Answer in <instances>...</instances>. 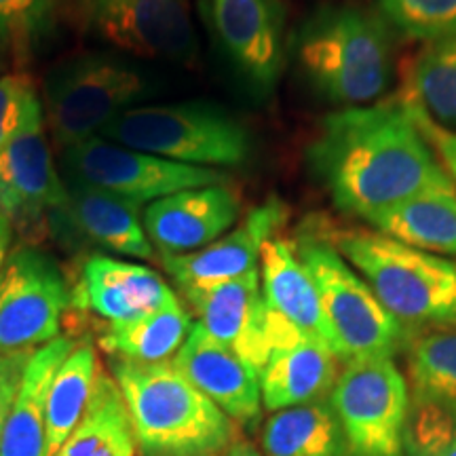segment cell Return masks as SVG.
I'll return each mask as SVG.
<instances>
[{
    "label": "cell",
    "instance_id": "obj_39",
    "mask_svg": "<svg viewBox=\"0 0 456 456\" xmlns=\"http://www.w3.org/2000/svg\"><path fill=\"white\" fill-rule=\"evenodd\" d=\"M4 260H7V252H0V271H3Z\"/></svg>",
    "mask_w": 456,
    "mask_h": 456
},
{
    "label": "cell",
    "instance_id": "obj_4",
    "mask_svg": "<svg viewBox=\"0 0 456 456\" xmlns=\"http://www.w3.org/2000/svg\"><path fill=\"white\" fill-rule=\"evenodd\" d=\"M330 243L403 328H456L454 260L408 248L376 231H346Z\"/></svg>",
    "mask_w": 456,
    "mask_h": 456
},
{
    "label": "cell",
    "instance_id": "obj_37",
    "mask_svg": "<svg viewBox=\"0 0 456 456\" xmlns=\"http://www.w3.org/2000/svg\"><path fill=\"white\" fill-rule=\"evenodd\" d=\"M11 235H13V224L11 220L0 212V252H7L9 243H11Z\"/></svg>",
    "mask_w": 456,
    "mask_h": 456
},
{
    "label": "cell",
    "instance_id": "obj_25",
    "mask_svg": "<svg viewBox=\"0 0 456 456\" xmlns=\"http://www.w3.org/2000/svg\"><path fill=\"white\" fill-rule=\"evenodd\" d=\"M191 328V317L178 300L129 322L108 323L102 346L125 362L165 363L182 349Z\"/></svg>",
    "mask_w": 456,
    "mask_h": 456
},
{
    "label": "cell",
    "instance_id": "obj_30",
    "mask_svg": "<svg viewBox=\"0 0 456 456\" xmlns=\"http://www.w3.org/2000/svg\"><path fill=\"white\" fill-rule=\"evenodd\" d=\"M379 11L408 41L423 45L456 38V0H379Z\"/></svg>",
    "mask_w": 456,
    "mask_h": 456
},
{
    "label": "cell",
    "instance_id": "obj_26",
    "mask_svg": "<svg viewBox=\"0 0 456 456\" xmlns=\"http://www.w3.org/2000/svg\"><path fill=\"white\" fill-rule=\"evenodd\" d=\"M265 456H342V431L330 402L279 410L262 431Z\"/></svg>",
    "mask_w": 456,
    "mask_h": 456
},
{
    "label": "cell",
    "instance_id": "obj_32",
    "mask_svg": "<svg viewBox=\"0 0 456 456\" xmlns=\"http://www.w3.org/2000/svg\"><path fill=\"white\" fill-rule=\"evenodd\" d=\"M41 108L43 102L38 100L37 89L26 74L0 77V151Z\"/></svg>",
    "mask_w": 456,
    "mask_h": 456
},
{
    "label": "cell",
    "instance_id": "obj_27",
    "mask_svg": "<svg viewBox=\"0 0 456 456\" xmlns=\"http://www.w3.org/2000/svg\"><path fill=\"white\" fill-rule=\"evenodd\" d=\"M100 374L98 353L91 342H81L70 351L51 380L47 395L49 454L55 456L61 444L83 419Z\"/></svg>",
    "mask_w": 456,
    "mask_h": 456
},
{
    "label": "cell",
    "instance_id": "obj_24",
    "mask_svg": "<svg viewBox=\"0 0 456 456\" xmlns=\"http://www.w3.org/2000/svg\"><path fill=\"white\" fill-rule=\"evenodd\" d=\"M135 433L125 397L110 372L100 368L83 419L55 456H135Z\"/></svg>",
    "mask_w": 456,
    "mask_h": 456
},
{
    "label": "cell",
    "instance_id": "obj_10",
    "mask_svg": "<svg viewBox=\"0 0 456 456\" xmlns=\"http://www.w3.org/2000/svg\"><path fill=\"white\" fill-rule=\"evenodd\" d=\"M70 305L66 279L41 249H17L0 271V353L37 351L60 338Z\"/></svg>",
    "mask_w": 456,
    "mask_h": 456
},
{
    "label": "cell",
    "instance_id": "obj_9",
    "mask_svg": "<svg viewBox=\"0 0 456 456\" xmlns=\"http://www.w3.org/2000/svg\"><path fill=\"white\" fill-rule=\"evenodd\" d=\"M61 163L68 171V180L127 199L140 208L188 188L226 182V174L218 169L174 163L100 135L64 148Z\"/></svg>",
    "mask_w": 456,
    "mask_h": 456
},
{
    "label": "cell",
    "instance_id": "obj_34",
    "mask_svg": "<svg viewBox=\"0 0 456 456\" xmlns=\"http://www.w3.org/2000/svg\"><path fill=\"white\" fill-rule=\"evenodd\" d=\"M414 110H416V118H419L420 123V129L425 131L427 140L431 142L433 151H436L437 159H440L444 171H446L448 178L452 180V184L456 188V134L433 123L416 104H414Z\"/></svg>",
    "mask_w": 456,
    "mask_h": 456
},
{
    "label": "cell",
    "instance_id": "obj_20",
    "mask_svg": "<svg viewBox=\"0 0 456 456\" xmlns=\"http://www.w3.org/2000/svg\"><path fill=\"white\" fill-rule=\"evenodd\" d=\"M78 302L114 323L163 309L178 302V296L151 266L94 254L83 265Z\"/></svg>",
    "mask_w": 456,
    "mask_h": 456
},
{
    "label": "cell",
    "instance_id": "obj_35",
    "mask_svg": "<svg viewBox=\"0 0 456 456\" xmlns=\"http://www.w3.org/2000/svg\"><path fill=\"white\" fill-rule=\"evenodd\" d=\"M420 456H456V425L450 429L446 437H442L440 442L427 448Z\"/></svg>",
    "mask_w": 456,
    "mask_h": 456
},
{
    "label": "cell",
    "instance_id": "obj_23",
    "mask_svg": "<svg viewBox=\"0 0 456 456\" xmlns=\"http://www.w3.org/2000/svg\"><path fill=\"white\" fill-rule=\"evenodd\" d=\"M368 224L420 252L456 256V188H431L387 209Z\"/></svg>",
    "mask_w": 456,
    "mask_h": 456
},
{
    "label": "cell",
    "instance_id": "obj_38",
    "mask_svg": "<svg viewBox=\"0 0 456 456\" xmlns=\"http://www.w3.org/2000/svg\"><path fill=\"white\" fill-rule=\"evenodd\" d=\"M3 68H4V49L3 45H0V72H3Z\"/></svg>",
    "mask_w": 456,
    "mask_h": 456
},
{
    "label": "cell",
    "instance_id": "obj_36",
    "mask_svg": "<svg viewBox=\"0 0 456 456\" xmlns=\"http://www.w3.org/2000/svg\"><path fill=\"white\" fill-rule=\"evenodd\" d=\"M222 456H262V454L249 442L235 440Z\"/></svg>",
    "mask_w": 456,
    "mask_h": 456
},
{
    "label": "cell",
    "instance_id": "obj_14",
    "mask_svg": "<svg viewBox=\"0 0 456 456\" xmlns=\"http://www.w3.org/2000/svg\"><path fill=\"white\" fill-rule=\"evenodd\" d=\"M144 208L110 192L66 180V197L49 214V224L64 241L89 243L110 254L152 260L155 248L142 222Z\"/></svg>",
    "mask_w": 456,
    "mask_h": 456
},
{
    "label": "cell",
    "instance_id": "obj_3",
    "mask_svg": "<svg viewBox=\"0 0 456 456\" xmlns=\"http://www.w3.org/2000/svg\"><path fill=\"white\" fill-rule=\"evenodd\" d=\"M112 379L127 403L140 456H218L235 425L174 363L112 359Z\"/></svg>",
    "mask_w": 456,
    "mask_h": 456
},
{
    "label": "cell",
    "instance_id": "obj_21",
    "mask_svg": "<svg viewBox=\"0 0 456 456\" xmlns=\"http://www.w3.org/2000/svg\"><path fill=\"white\" fill-rule=\"evenodd\" d=\"M260 288L266 309L334 351V336L311 273L292 239L273 237L260 254Z\"/></svg>",
    "mask_w": 456,
    "mask_h": 456
},
{
    "label": "cell",
    "instance_id": "obj_33",
    "mask_svg": "<svg viewBox=\"0 0 456 456\" xmlns=\"http://www.w3.org/2000/svg\"><path fill=\"white\" fill-rule=\"evenodd\" d=\"M34 351L0 353V436L7 423L11 408H13L17 393H20L21 379Z\"/></svg>",
    "mask_w": 456,
    "mask_h": 456
},
{
    "label": "cell",
    "instance_id": "obj_31",
    "mask_svg": "<svg viewBox=\"0 0 456 456\" xmlns=\"http://www.w3.org/2000/svg\"><path fill=\"white\" fill-rule=\"evenodd\" d=\"M60 0H0V45L30 57L53 34Z\"/></svg>",
    "mask_w": 456,
    "mask_h": 456
},
{
    "label": "cell",
    "instance_id": "obj_8",
    "mask_svg": "<svg viewBox=\"0 0 456 456\" xmlns=\"http://www.w3.org/2000/svg\"><path fill=\"white\" fill-rule=\"evenodd\" d=\"M349 456H403L410 387L391 357L345 363L330 391Z\"/></svg>",
    "mask_w": 456,
    "mask_h": 456
},
{
    "label": "cell",
    "instance_id": "obj_15",
    "mask_svg": "<svg viewBox=\"0 0 456 456\" xmlns=\"http://www.w3.org/2000/svg\"><path fill=\"white\" fill-rule=\"evenodd\" d=\"M269 311V309H266ZM271 355L260 370L262 406L279 412L322 402L338 379V362L330 346L309 338L269 311Z\"/></svg>",
    "mask_w": 456,
    "mask_h": 456
},
{
    "label": "cell",
    "instance_id": "obj_29",
    "mask_svg": "<svg viewBox=\"0 0 456 456\" xmlns=\"http://www.w3.org/2000/svg\"><path fill=\"white\" fill-rule=\"evenodd\" d=\"M412 100L433 123L456 134V38L425 45L412 68Z\"/></svg>",
    "mask_w": 456,
    "mask_h": 456
},
{
    "label": "cell",
    "instance_id": "obj_7",
    "mask_svg": "<svg viewBox=\"0 0 456 456\" xmlns=\"http://www.w3.org/2000/svg\"><path fill=\"white\" fill-rule=\"evenodd\" d=\"M294 243L317 285L334 336L336 357L342 363L395 357L406 346V328L380 305L363 277L332 243L309 228L300 231Z\"/></svg>",
    "mask_w": 456,
    "mask_h": 456
},
{
    "label": "cell",
    "instance_id": "obj_5",
    "mask_svg": "<svg viewBox=\"0 0 456 456\" xmlns=\"http://www.w3.org/2000/svg\"><path fill=\"white\" fill-rule=\"evenodd\" d=\"M100 138L195 167H241L252 157V135L224 108L209 102L135 106Z\"/></svg>",
    "mask_w": 456,
    "mask_h": 456
},
{
    "label": "cell",
    "instance_id": "obj_17",
    "mask_svg": "<svg viewBox=\"0 0 456 456\" xmlns=\"http://www.w3.org/2000/svg\"><path fill=\"white\" fill-rule=\"evenodd\" d=\"M66 182L45 138L43 108L0 151V212L11 224H37L64 201Z\"/></svg>",
    "mask_w": 456,
    "mask_h": 456
},
{
    "label": "cell",
    "instance_id": "obj_19",
    "mask_svg": "<svg viewBox=\"0 0 456 456\" xmlns=\"http://www.w3.org/2000/svg\"><path fill=\"white\" fill-rule=\"evenodd\" d=\"M171 363L232 423L252 427L260 420V376L199 323H192L191 334Z\"/></svg>",
    "mask_w": 456,
    "mask_h": 456
},
{
    "label": "cell",
    "instance_id": "obj_16",
    "mask_svg": "<svg viewBox=\"0 0 456 456\" xmlns=\"http://www.w3.org/2000/svg\"><path fill=\"white\" fill-rule=\"evenodd\" d=\"M288 212V205L279 197L265 199L231 231L203 249L191 254H161L165 271L182 289H191L231 281L258 269L262 248L285 224Z\"/></svg>",
    "mask_w": 456,
    "mask_h": 456
},
{
    "label": "cell",
    "instance_id": "obj_13",
    "mask_svg": "<svg viewBox=\"0 0 456 456\" xmlns=\"http://www.w3.org/2000/svg\"><path fill=\"white\" fill-rule=\"evenodd\" d=\"M199 326L228 346L260 376L271 355L269 311L260 288V269L208 288L182 289Z\"/></svg>",
    "mask_w": 456,
    "mask_h": 456
},
{
    "label": "cell",
    "instance_id": "obj_12",
    "mask_svg": "<svg viewBox=\"0 0 456 456\" xmlns=\"http://www.w3.org/2000/svg\"><path fill=\"white\" fill-rule=\"evenodd\" d=\"M87 17L91 28L123 53L182 64L197 53L188 0H87Z\"/></svg>",
    "mask_w": 456,
    "mask_h": 456
},
{
    "label": "cell",
    "instance_id": "obj_11",
    "mask_svg": "<svg viewBox=\"0 0 456 456\" xmlns=\"http://www.w3.org/2000/svg\"><path fill=\"white\" fill-rule=\"evenodd\" d=\"M209 32L258 94H269L283 70L285 9L281 0H201Z\"/></svg>",
    "mask_w": 456,
    "mask_h": 456
},
{
    "label": "cell",
    "instance_id": "obj_2",
    "mask_svg": "<svg viewBox=\"0 0 456 456\" xmlns=\"http://www.w3.org/2000/svg\"><path fill=\"white\" fill-rule=\"evenodd\" d=\"M294 53L322 100L349 108L383 100L395 78L393 32L379 11L323 4L302 21Z\"/></svg>",
    "mask_w": 456,
    "mask_h": 456
},
{
    "label": "cell",
    "instance_id": "obj_6",
    "mask_svg": "<svg viewBox=\"0 0 456 456\" xmlns=\"http://www.w3.org/2000/svg\"><path fill=\"white\" fill-rule=\"evenodd\" d=\"M152 78L118 53H83L45 81V118L61 148L95 138L129 108L151 98Z\"/></svg>",
    "mask_w": 456,
    "mask_h": 456
},
{
    "label": "cell",
    "instance_id": "obj_18",
    "mask_svg": "<svg viewBox=\"0 0 456 456\" xmlns=\"http://www.w3.org/2000/svg\"><path fill=\"white\" fill-rule=\"evenodd\" d=\"M241 201L231 186L188 188L146 205L142 222L161 254H191L214 243L239 222Z\"/></svg>",
    "mask_w": 456,
    "mask_h": 456
},
{
    "label": "cell",
    "instance_id": "obj_1",
    "mask_svg": "<svg viewBox=\"0 0 456 456\" xmlns=\"http://www.w3.org/2000/svg\"><path fill=\"white\" fill-rule=\"evenodd\" d=\"M306 167L338 212L363 222L431 188L454 186L410 98L328 114L306 146Z\"/></svg>",
    "mask_w": 456,
    "mask_h": 456
},
{
    "label": "cell",
    "instance_id": "obj_22",
    "mask_svg": "<svg viewBox=\"0 0 456 456\" xmlns=\"http://www.w3.org/2000/svg\"><path fill=\"white\" fill-rule=\"evenodd\" d=\"M77 342L66 336L32 353L20 393L0 436V456H51L47 437V395L51 380Z\"/></svg>",
    "mask_w": 456,
    "mask_h": 456
},
{
    "label": "cell",
    "instance_id": "obj_28",
    "mask_svg": "<svg viewBox=\"0 0 456 456\" xmlns=\"http://www.w3.org/2000/svg\"><path fill=\"white\" fill-rule=\"evenodd\" d=\"M408 387L419 406L456 412V328L433 330L410 345Z\"/></svg>",
    "mask_w": 456,
    "mask_h": 456
}]
</instances>
